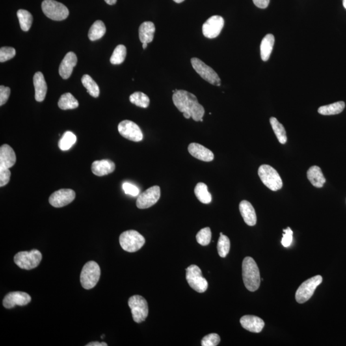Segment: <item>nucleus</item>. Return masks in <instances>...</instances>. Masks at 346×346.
Returning a JSON list of instances; mask_svg holds the SVG:
<instances>
[{"label":"nucleus","instance_id":"nucleus-3","mask_svg":"<svg viewBox=\"0 0 346 346\" xmlns=\"http://www.w3.org/2000/svg\"><path fill=\"white\" fill-rule=\"evenodd\" d=\"M101 276V269L96 261H89L86 263L82 270L81 282L84 289H91L96 286Z\"/></svg>","mask_w":346,"mask_h":346},{"label":"nucleus","instance_id":"nucleus-48","mask_svg":"<svg viewBox=\"0 0 346 346\" xmlns=\"http://www.w3.org/2000/svg\"><path fill=\"white\" fill-rule=\"evenodd\" d=\"M174 2H176L177 3H180L181 2L184 1L185 0H173Z\"/></svg>","mask_w":346,"mask_h":346},{"label":"nucleus","instance_id":"nucleus-37","mask_svg":"<svg viewBox=\"0 0 346 346\" xmlns=\"http://www.w3.org/2000/svg\"><path fill=\"white\" fill-rule=\"evenodd\" d=\"M230 250V241L229 238L223 234L220 235L217 242L218 254L222 258H225Z\"/></svg>","mask_w":346,"mask_h":346},{"label":"nucleus","instance_id":"nucleus-46","mask_svg":"<svg viewBox=\"0 0 346 346\" xmlns=\"http://www.w3.org/2000/svg\"><path fill=\"white\" fill-rule=\"evenodd\" d=\"M107 344L105 343H99V342H92L87 344L86 346H107Z\"/></svg>","mask_w":346,"mask_h":346},{"label":"nucleus","instance_id":"nucleus-39","mask_svg":"<svg viewBox=\"0 0 346 346\" xmlns=\"http://www.w3.org/2000/svg\"><path fill=\"white\" fill-rule=\"evenodd\" d=\"M16 55V50L14 47H3L0 49V62H5L14 58Z\"/></svg>","mask_w":346,"mask_h":346},{"label":"nucleus","instance_id":"nucleus-42","mask_svg":"<svg viewBox=\"0 0 346 346\" xmlns=\"http://www.w3.org/2000/svg\"><path fill=\"white\" fill-rule=\"evenodd\" d=\"M11 173L9 169L0 168V186H3L7 184L9 182Z\"/></svg>","mask_w":346,"mask_h":346},{"label":"nucleus","instance_id":"nucleus-28","mask_svg":"<svg viewBox=\"0 0 346 346\" xmlns=\"http://www.w3.org/2000/svg\"><path fill=\"white\" fill-rule=\"evenodd\" d=\"M58 105L60 109L66 110L77 109L79 103L71 93H65L60 96Z\"/></svg>","mask_w":346,"mask_h":346},{"label":"nucleus","instance_id":"nucleus-50","mask_svg":"<svg viewBox=\"0 0 346 346\" xmlns=\"http://www.w3.org/2000/svg\"><path fill=\"white\" fill-rule=\"evenodd\" d=\"M343 5L346 9V0H343Z\"/></svg>","mask_w":346,"mask_h":346},{"label":"nucleus","instance_id":"nucleus-27","mask_svg":"<svg viewBox=\"0 0 346 346\" xmlns=\"http://www.w3.org/2000/svg\"><path fill=\"white\" fill-rule=\"evenodd\" d=\"M346 104L344 101L330 104V105L322 106L318 109V112L321 115H336L341 113L345 109Z\"/></svg>","mask_w":346,"mask_h":346},{"label":"nucleus","instance_id":"nucleus-7","mask_svg":"<svg viewBox=\"0 0 346 346\" xmlns=\"http://www.w3.org/2000/svg\"><path fill=\"white\" fill-rule=\"evenodd\" d=\"M42 257L40 251L33 250L17 253L14 260L15 263L21 269L31 270L40 265Z\"/></svg>","mask_w":346,"mask_h":346},{"label":"nucleus","instance_id":"nucleus-49","mask_svg":"<svg viewBox=\"0 0 346 346\" xmlns=\"http://www.w3.org/2000/svg\"><path fill=\"white\" fill-rule=\"evenodd\" d=\"M147 46H148V43H142V47H143V49H146Z\"/></svg>","mask_w":346,"mask_h":346},{"label":"nucleus","instance_id":"nucleus-9","mask_svg":"<svg viewBox=\"0 0 346 346\" xmlns=\"http://www.w3.org/2000/svg\"><path fill=\"white\" fill-rule=\"evenodd\" d=\"M322 282L323 277L317 275L303 283L296 293V300L298 303L303 304L310 300L312 297L315 289Z\"/></svg>","mask_w":346,"mask_h":346},{"label":"nucleus","instance_id":"nucleus-20","mask_svg":"<svg viewBox=\"0 0 346 346\" xmlns=\"http://www.w3.org/2000/svg\"><path fill=\"white\" fill-rule=\"evenodd\" d=\"M33 82L35 87V99L39 102H42L44 100L47 90L44 75L41 72H37L34 76Z\"/></svg>","mask_w":346,"mask_h":346},{"label":"nucleus","instance_id":"nucleus-12","mask_svg":"<svg viewBox=\"0 0 346 346\" xmlns=\"http://www.w3.org/2000/svg\"><path fill=\"white\" fill-rule=\"evenodd\" d=\"M118 131L121 135L133 142H140L143 139L141 130L136 123L129 120H124L118 125Z\"/></svg>","mask_w":346,"mask_h":346},{"label":"nucleus","instance_id":"nucleus-15","mask_svg":"<svg viewBox=\"0 0 346 346\" xmlns=\"http://www.w3.org/2000/svg\"><path fill=\"white\" fill-rule=\"evenodd\" d=\"M75 197V192L72 189H60L51 194L49 198V202L54 207L61 208L72 202Z\"/></svg>","mask_w":346,"mask_h":346},{"label":"nucleus","instance_id":"nucleus-16","mask_svg":"<svg viewBox=\"0 0 346 346\" xmlns=\"http://www.w3.org/2000/svg\"><path fill=\"white\" fill-rule=\"evenodd\" d=\"M29 294L24 292H12L6 294L3 300V305L5 308L10 309L16 306H25L31 302Z\"/></svg>","mask_w":346,"mask_h":346},{"label":"nucleus","instance_id":"nucleus-19","mask_svg":"<svg viewBox=\"0 0 346 346\" xmlns=\"http://www.w3.org/2000/svg\"><path fill=\"white\" fill-rule=\"evenodd\" d=\"M240 323L243 328L253 333L261 332L265 325L261 318L255 315H244L241 317Z\"/></svg>","mask_w":346,"mask_h":346},{"label":"nucleus","instance_id":"nucleus-38","mask_svg":"<svg viewBox=\"0 0 346 346\" xmlns=\"http://www.w3.org/2000/svg\"><path fill=\"white\" fill-rule=\"evenodd\" d=\"M211 230L209 227L202 229L196 235L197 242L203 246L209 245L211 241Z\"/></svg>","mask_w":346,"mask_h":346},{"label":"nucleus","instance_id":"nucleus-17","mask_svg":"<svg viewBox=\"0 0 346 346\" xmlns=\"http://www.w3.org/2000/svg\"><path fill=\"white\" fill-rule=\"evenodd\" d=\"M77 64V57L73 52H69L62 60L58 69L59 75L62 79H69L72 74L73 68Z\"/></svg>","mask_w":346,"mask_h":346},{"label":"nucleus","instance_id":"nucleus-35","mask_svg":"<svg viewBox=\"0 0 346 346\" xmlns=\"http://www.w3.org/2000/svg\"><path fill=\"white\" fill-rule=\"evenodd\" d=\"M130 101L137 107L144 108V109L148 107L150 102L149 97L141 92H135L130 95Z\"/></svg>","mask_w":346,"mask_h":346},{"label":"nucleus","instance_id":"nucleus-40","mask_svg":"<svg viewBox=\"0 0 346 346\" xmlns=\"http://www.w3.org/2000/svg\"><path fill=\"white\" fill-rule=\"evenodd\" d=\"M220 341L219 335L217 334H211L206 335L202 341V346H216Z\"/></svg>","mask_w":346,"mask_h":346},{"label":"nucleus","instance_id":"nucleus-5","mask_svg":"<svg viewBox=\"0 0 346 346\" xmlns=\"http://www.w3.org/2000/svg\"><path fill=\"white\" fill-rule=\"evenodd\" d=\"M146 242L144 237L135 230H128L121 233L120 243L127 252L134 253L141 249Z\"/></svg>","mask_w":346,"mask_h":346},{"label":"nucleus","instance_id":"nucleus-14","mask_svg":"<svg viewBox=\"0 0 346 346\" xmlns=\"http://www.w3.org/2000/svg\"><path fill=\"white\" fill-rule=\"evenodd\" d=\"M224 20L221 16H213L208 19L203 24V34L205 38L214 39L219 36L223 29Z\"/></svg>","mask_w":346,"mask_h":346},{"label":"nucleus","instance_id":"nucleus-6","mask_svg":"<svg viewBox=\"0 0 346 346\" xmlns=\"http://www.w3.org/2000/svg\"><path fill=\"white\" fill-rule=\"evenodd\" d=\"M42 10L48 18L54 21H62L68 17V8L60 2L55 0H44L42 3Z\"/></svg>","mask_w":346,"mask_h":346},{"label":"nucleus","instance_id":"nucleus-31","mask_svg":"<svg viewBox=\"0 0 346 346\" xmlns=\"http://www.w3.org/2000/svg\"><path fill=\"white\" fill-rule=\"evenodd\" d=\"M194 193L198 200L204 204H209L212 202V195L208 190V187L204 183H198L194 189Z\"/></svg>","mask_w":346,"mask_h":346},{"label":"nucleus","instance_id":"nucleus-8","mask_svg":"<svg viewBox=\"0 0 346 346\" xmlns=\"http://www.w3.org/2000/svg\"><path fill=\"white\" fill-rule=\"evenodd\" d=\"M186 279L190 287L199 293H205L209 286L200 268L196 265H190L186 269Z\"/></svg>","mask_w":346,"mask_h":346},{"label":"nucleus","instance_id":"nucleus-23","mask_svg":"<svg viewBox=\"0 0 346 346\" xmlns=\"http://www.w3.org/2000/svg\"><path fill=\"white\" fill-rule=\"evenodd\" d=\"M240 213L241 214L244 222L248 226H254L257 224L256 213L253 205L248 201H242L239 204Z\"/></svg>","mask_w":346,"mask_h":346},{"label":"nucleus","instance_id":"nucleus-33","mask_svg":"<svg viewBox=\"0 0 346 346\" xmlns=\"http://www.w3.org/2000/svg\"><path fill=\"white\" fill-rule=\"evenodd\" d=\"M82 83L90 96L98 98L99 95V86L89 75H84L82 78Z\"/></svg>","mask_w":346,"mask_h":346},{"label":"nucleus","instance_id":"nucleus-29","mask_svg":"<svg viewBox=\"0 0 346 346\" xmlns=\"http://www.w3.org/2000/svg\"><path fill=\"white\" fill-rule=\"evenodd\" d=\"M106 33V27L102 21H95L88 31V38L92 41L100 40Z\"/></svg>","mask_w":346,"mask_h":346},{"label":"nucleus","instance_id":"nucleus-10","mask_svg":"<svg viewBox=\"0 0 346 346\" xmlns=\"http://www.w3.org/2000/svg\"><path fill=\"white\" fill-rule=\"evenodd\" d=\"M129 305L135 323H140L146 320L148 315V305L147 301L142 296H131L129 300Z\"/></svg>","mask_w":346,"mask_h":346},{"label":"nucleus","instance_id":"nucleus-30","mask_svg":"<svg viewBox=\"0 0 346 346\" xmlns=\"http://www.w3.org/2000/svg\"><path fill=\"white\" fill-rule=\"evenodd\" d=\"M270 123H271L272 129L280 143L282 144L286 143L287 141V133L283 125L281 124L278 120L274 117H271L270 118Z\"/></svg>","mask_w":346,"mask_h":346},{"label":"nucleus","instance_id":"nucleus-45","mask_svg":"<svg viewBox=\"0 0 346 346\" xmlns=\"http://www.w3.org/2000/svg\"><path fill=\"white\" fill-rule=\"evenodd\" d=\"M255 5L260 8H266L269 5L270 0H253Z\"/></svg>","mask_w":346,"mask_h":346},{"label":"nucleus","instance_id":"nucleus-24","mask_svg":"<svg viewBox=\"0 0 346 346\" xmlns=\"http://www.w3.org/2000/svg\"><path fill=\"white\" fill-rule=\"evenodd\" d=\"M307 178L312 185L317 188H322L326 182L321 169L318 166H311L306 173Z\"/></svg>","mask_w":346,"mask_h":346},{"label":"nucleus","instance_id":"nucleus-4","mask_svg":"<svg viewBox=\"0 0 346 346\" xmlns=\"http://www.w3.org/2000/svg\"><path fill=\"white\" fill-rule=\"evenodd\" d=\"M258 174L261 181L268 189L272 191H277L282 189L283 187L282 178L276 170L271 166L264 164L260 166Z\"/></svg>","mask_w":346,"mask_h":346},{"label":"nucleus","instance_id":"nucleus-26","mask_svg":"<svg viewBox=\"0 0 346 346\" xmlns=\"http://www.w3.org/2000/svg\"><path fill=\"white\" fill-rule=\"evenodd\" d=\"M274 44V37L271 34L266 35L261 41L260 44V55L263 61L269 60L271 55Z\"/></svg>","mask_w":346,"mask_h":346},{"label":"nucleus","instance_id":"nucleus-43","mask_svg":"<svg viewBox=\"0 0 346 346\" xmlns=\"http://www.w3.org/2000/svg\"><path fill=\"white\" fill-rule=\"evenodd\" d=\"M123 189L125 193L132 196H137L139 194V190L135 185L131 184L130 183L125 182L123 184Z\"/></svg>","mask_w":346,"mask_h":346},{"label":"nucleus","instance_id":"nucleus-32","mask_svg":"<svg viewBox=\"0 0 346 346\" xmlns=\"http://www.w3.org/2000/svg\"><path fill=\"white\" fill-rule=\"evenodd\" d=\"M17 16L18 17L21 30L24 32L29 31L33 23L32 15L27 10L20 9L17 11Z\"/></svg>","mask_w":346,"mask_h":346},{"label":"nucleus","instance_id":"nucleus-1","mask_svg":"<svg viewBox=\"0 0 346 346\" xmlns=\"http://www.w3.org/2000/svg\"><path fill=\"white\" fill-rule=\"evenodd\" d=\"M173 101L185 118H192L195 121H200L203 119L205 109L199 103L195 95L184 90H176L173 93Z\"/></svg>","mask_w":346,"mask_h":346},{"label":"nucleus","instance_id":"nucleus-2","mask_svg":"<svg viewBox=\"0 0 346 346\" xmlns=\"http://www.w3.org/2000/svg\"><path fill=\"white\" fill-rule=\"evenodd\" d=\"M242 278L246 289L256 291L260 285V274L256 261L252 257H246L242 262Z\"/></svg>","mask_w":346,"mask_h":346},{"label":"nucleus","instance_id":"nucleus-36","mask_svg":"<svg viewBox=\"0 0 346 346\" xmlns=\"http://www.w3.org/2000/svg\"><path fill=\"white\" fill-rule=\"evenodd\" d=\"M127 57V48L124 45H118L110 57V62L114 65L122 64Z\"/></svg>","mask_w":346,"mask_h":346},{"label":"nucleus","instance_id":"nucleus-11","mask_svg":"<svg viewBox=\"0 0 346 346\" xmlns=\"http://www.w3.org/2000/svg\"><path fill=\"white\" fill-rule=\"evenodd\" d=\"M191 64L194 70L203 80L209 82L212 85L220 86V79L219 75L211 67L208 66L198 58H192Z\"/></svg>","mask_w":346,"mask_h":346},{"label":"nucleus","instance_id":"nucleus-22","mask_svg":"<svg viewBox=\"0 0 346 346\" xmlns=\"http://www.w3.org/2000/svg\"><path fill=\"white\" fill-rule=\"evenodd\" d=\"M115 169V164L110 160L94 161L91 166L93 174L98 176H103L110 174L114 172Z\"/></svg>","mask_w":346,"mask_h":346},{"label":"nucleus","instance_id":"nucleus-34","mask_svg":"<svg viewBox=\"0 0 346 346\" xmlns=\"http://www.w3.org/2000/svg\"><path fill=\"white\" fill-rule=\"evenodd\" d=\"M77 141V137L71 131H66L58 141V147L62 151L69 150Z\"/></svg>","mask_w":346,"mask_h":346},{"label":"nucleus","instance_id":"nucleus-44","mask_svg":"<svg viewBox=\"0 0 346 346\" xmlns=\"http://www.w3.org/2000/svg\"><path fill=\"white\" fill-rule=\"evenodd\" d=\"M10 94V88L8 86H0V106L6 103Z\"/></svg>","mask_w":346,"mask_h":346},{"label":"nucleus","instance_id":"nucleus-21","mask_svg":"<svg viewBox=\"0 0 346 346\" xmlns=\"http://www.w3.org/2000/svg\"><path fill=\"white\" fill-rule=\"evenodd\" d=\"M16 162L14 151L8 144L2 145L0 148V168L9 169Z\"/></svg>","mask_w":346,"mask_h":346},{"label":"nucleus","instance_id":"nucleus-25","mask_svg":"<svg viewBox=\"0 0 346 346\" xmlns=\"http://www.w3.org/2000/svg\"><path fill=\"white\" fill-rule=\"evenodd\" d=\"M155 27L154 23L150 21H146L141 24L138 29V36L142 43L152 42L154 38Z\"/></svg>","mask_w":346,"mask_h":346},{"label":"nucleus","instance_id":"nucleus-47","mask_svg":"<svg viewBox=\"0 0 346 346\" xmlns=\"http://www.w3.org/2000/svg\"><path fill=\"white\" fill-rule=\"evenodd\" d=\"M105 1L108 5H113L116 3L117 0H105Z\"/></svg>","mask_w":346,"mask_h":346},{"label":"nucleus","instance_id":"nucleus-41","mask_svg":"<svg viewBox=\"0 0 346 346\" xmlns=\"http://www.w3.org/2000/svg\"><path fill=\"white\" fill-rule=\"evenodd\" d=\"M283 238L282 239V244L285 248L289 247L291 246L292 242H293V231L288 227L287 229L283 230Z\"/></svg>","mask_w":346,"mask_h":346},{"label":"nucleus","instance_id":"nucleus-18","mask_svg":"<svg viewBox=\"0 0 346 346\" xmlns=\"http://www.w3.org/2000/svg\"><path fill=\"white\" fill-rule=\"evenodd\" d=\"M188 151L192 157L200 161L211 162L214 159L213 151L200 144L192 142L188 146Z\"/></svg>","mask_w":346,"mask_h":346},{"label":"nucleus","instance_id":"nucleus-13","mask_svg":"<svg viewBox=\"0 0 346 346\" xmlns=\"http://www.w3.org/2000/svg\"><path fill=\"white\" fill-rule=\"evenodd\" d=\"M160 198L161 188L159 186H153L138 196L136 205L140 209H148L156 204Z\"/></svg>","mask_w":346,"mask_h":346}]
</instances>
